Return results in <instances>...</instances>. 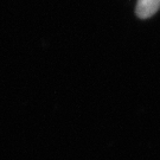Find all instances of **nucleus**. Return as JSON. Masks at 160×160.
Here are the masks:
<instances>
[{"label":"nucleus","mask_w":160,"mask_h":160,"mask_svg":"<svg viewBox=\"0 0 160 160\" xmlns=\"http://www.w3.org/2000/svg\"><path fill=\"white\" fill-rule=\"evenodd\" d=\"M160 8V0H138L137 14L138 17L146 19L152 17Z\"/></svg>","instance_id":"1"}]
</instances>
